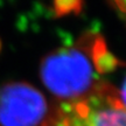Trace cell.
<instances>
[{"label":"cell","mask_w":126,"mask_h":126,"mask_svg":"<svg viewBox=\"0 0 126 126\" xmlns=\"http://www.w3.org/2000/svg\"><path fill=\"white\" fill-rule=\"evenodd\" d=\"M42 126H126V109L117 89L99 82L85 96L55 105Z\"/></svg>","instance_id":"7a4b0ae2"},{"label":"cell","mask_w":126,"mask_h":126,"mask_svg":"<svg viewBox=\"0 0 126 126\" xmlns=\"http://www.w3.org/2000/svg\"><path fill=\"white\" fill-rule=\"evenodd\" d=\"M94 35L85 33L74 46L53 50L41 61V81L61 102L81 98L99 83L92 55Z\"/></svg>","instance_id":"6da1fadb"},{"label":"cell","mask_w":126,"mask_h":126,"mask_svg":"<svg viewBox=\"0 0 126 126\" xmlns=\"http://www.w3.org/2000/svg\"><path fill=\"white\" fill-rule=\"evenodd\" d=\"M49 112L45 94L27 82L0 88V126H42Z\"/></svg>","instance_id":"3957f363"},{"label":"cell","mask_w":126,"mask_h":126,"mask_svg":"<svg viewBox=\"0 0 126 126\" xmlns=\"http://www.w3.org/2000/svg\"><path fill=\"white\" fill-rule=\"evenodd\" d=\"M118 94H119V98H120V102L124 105V108L126 109V76L124 78V81L122 83V86H120V90L118 91Z\"/></svg>","instance_id":"5b68a950"},{"label":"cell","mask_w":126,"mask_h":126,"mask_svg":"<svg viewBox=\"0 0 126 126\" xmlns=\"http://www.w3.org/2000/svg\"><path fill=\"white\" fill-rule=\"evenodd\" d=\"M112 2L120 12L126 14V0H112Z\"/></svg>","instance_id":"8992f818"},{"label":"cell","mask_w":126,"mask_h":126,"mask_svg":"<svg viewBox=\"0 0 126 126\" xmlns=\"http://www.w3.org/2000/svg\"><path fill=\"white\" fill-rule=\"evenodd\" d=\"M79 0H55V9L61 15L79 9Z\"/></svg>","instance_id":"277c9868"},{"label":"cell","mask_w":126,"mask_h":126,"mask_svg":"<svg viewBox=\"0 0 126 126\" xmlns=\"http://www.w3.org/2000/svg\"><path fill=\"white\" fill-rule=\"evenodd\" d=\"M111 1H112V0H111Z\"/></svg>","instance_id":"52a82bcc"}]
</instances>
